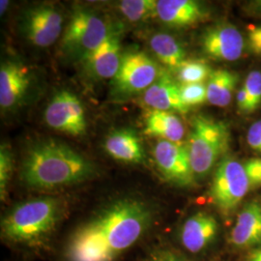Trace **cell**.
Instances as JSON below:
<instances>
[{"label":"cell","mask_w":261,"mask_h":261,"mask_svg":"<svg viewBox=\"0 0 261 261\" xmlns=\"http://www.w3.org/2000/svg\"><path fill=\"white\" fill-rule=\"evenodd\" d=\"M144 134L179 143L185 135V127L175 113L151 110L146 116Z\"/></svg>","instance_id":"19"},{"label":"cell","mask_w":261,"mask_h":261,"mask_svg":"<svg viewBox=\"0 0 261 261\" xmlns=\"http://www.w3.org/2000/svg\"><path fill=\"white\" fill-rule=\"evenodd\" d=\"M164 71L143 51H130L122 57L113 79V91L119 96H130L148 89Z\"/></svg>","instance_id":"7"},{"label":"cell","mask_w":261,"mask_h":261,"mask_svg":"<svg viewBox=\"0 0 261 261\" xmlns=\"http://www.w3.org/2000/svg\"><path fill=\"white\" fill-rule=\"evenodd\" d=\"M95 174L93 163L84 155L61 142L44 140L28 151L20 177L30 188L53 190L84 183Z\"/></svg>","instance_id":"2"},{"label":"cell","mask_w":261,"mask_h":261,"mask_svg":"<svg viewBox=\"0 0 261 261\" xmlns=\"http://www.w3.org/2000/svg\"><path fill=\"white\" fill-rule=\"evenodd\" d=\"M211 73L209 66L196 60H186L176 72L178 81L182 84H202Z\"/></svg>","instance_id":"23"},{"label":"cell","mask_w":261,"mask_h":261,"mask_svg":"<svg viewBox=\"0 0 261 261\" xmlns=\"http://www.w3.org/2000/svg\"><path fill=\"white\" fill-rule=\"evenodd\" d=\"M9 3V1H7V0H5V1L2 0V1L0 2V12H1V15H3V13H5V11L7 9Z\"/></svg>","instance_id":"33"},{"label":"cell","mask_w":261,"mask_h":261,"mask_svg":"<svg viewBox=\"0 0 261 261\" xmlns=\"http://www.w3.org/2000/svg\"><path fill=\"white\" fill-rule=\"evenodd\" d=\"M247 140L252 149L261 153V120L253 123L250 127Z\"/></svg>","instance_id":"28"},{"label":"cell","mask_w":261,"mask_h":261,"mask_svg":"<svg viewBox=\"0 0 261 261\" xmlns=\"http://www.w3.org/2000/svg\"><path fill=\"white\" fill-rule=\"evenodd\" d=\"M13 173V157L7 145L2 144L0 148V195L5 200L8 192L11 176Z\"/></svg>","instance_id":"24"},{"label":"cell","mask_w":261,"mask_h":261,"mask_svg":"<svg viewBox=\"0 0 261 261\" xmlns=\"http://www.w3.org/2000/svg\"><path fill=\"white\" fill-rule=\"evenodd\" d=\"M229 142L230 132L226 123L203 115L193 119L188 150L196 178L209 174L228 149Z\"/></svg>","instance_id":"4"},{"label":"cell","mask_w":261,"mask_h":261,"mask_svg":"<svg viewBox=\"0 0 261 261\" xmlns=\"http://www.w3.org/2000/svg\"><path fill=\"white\" fill-rule=\"evenodd\" d=\"M230 241L237 248L261 245V205L252 201L244 206L234 224Z\"/></svg>","instance_id":"17"},{"label":"cell","mask_w":261,"mask_h":261,"mask_svg":"<svg viewBox=\"0 0 261 261\" xmlns=\"http://www.w3.org/2000/svg\"><path fill=\"white\" fill-rule=\"evenodd\" d=\"M155 210L147 201L126 196L113 200L75 227L64 261H117L149 232Z\"/></svg>","instance_id":"1"},{"label":"cell","mask_w":261,"mask_h":261,"mask_svg":"<svg viewBox=\"0 0 261 261\" xmlns=\"http://www.w3.org/2000/svg\"><path fill=\"white\" fill-rule=\"evenodd\" d=\"M206 56L218 61H236L243 54L244 39L239 29L228 22L207 28L201 36Z\"/></svg>","instance_id":"11"},{"label":"cell","mask_w":261,"mask_h":261,"mask_svg":"<svg viewBox=\"0 0 261 261\" xmlns=\"http://www.w3.org/2000/svg\"><path fill=\"white\" fill-rule=\"evenodd\" d=\"M244 167L249 178L250 187L261 186V158L252 159L248 161Z\"/></svg>","instance_id":"27"},{"label":"cell","mask_w":261,"mask_h":261,"mask_svg":"<svg viewBox=\"0 0 261 261\" xmlns=\"http://www.w3.org/2000/svg\"><path fill=\"white\" fill-rule=\"evenodd\" d=\"M119 34L112 31L103 43L82 59L90 74L99 79H114L121 64Z\"/></svg>","instance_id":"14"},{"label":"cell","mask_w":261,"mask_h":261,"mask_svg":"<svg viewBox=\"0 0 261 261\" xmlns=\"http://www.w3.org/2000/svg\"><path fill=\"white\" fill-rule=\"evenodd\" d=\"M180 93L189 108L207 101V88L203 84H181Z\"/></svg>","instance_id":"25"},{"label":"cell","mask_w":261,"mask_h":261,"mask_svg":"<svg viewBox=\"0 0 261 261\" xmlns=\"http://www.w3.org/2000/svg\"><path fill=\"white\" fill-rule=\"evenodd\" d=\"M150 47L159 60L172 72H177L186 61V51L177 40L168 33L159 32L150 39Z\"/></svg>","instance_id":"20"},{"label":"cell","mask_w":261,"mask_h":261,"mask_svg":"<svg viewBox=\"0 0 261 261\" xmlns=\"http://www.w3.org/2000/svg\"><path fill=\"white\" fill-rule=\"evenodd\" d=\"M143 103L155 111L187 113L189 107L184 103L178 85L171 75L163 72L158 80L143 94Z\"/></svg>","instance_id":"15"},{"label":"cell","mask_w":261,"mask_h":261,"mask_svg":"<svg viewBox=\"0 0 261 261\" xmlns=\"http://www.w3.org/2000/svg\"><path fill=\"white\" fill-rule=\"evenodd\" d=\"M245 167L236 159L224 158L216 168L210 188V198L224 215L233 213L250 189Z\"/></svg>","instance_id":"6"},{"label":"cell","mask_w":261,"mask_h":261,"mask_svg":"<svg viewBox=\"0 0 261 261\" xmlns=\"http://www.w3.org/2000/svg\"><path fill=\"white\" fill-rule=\"evenodd\" d=\"M112 32L107 21L97 13L80 8L67 24L61 47L67 55L83 58L99 47Z\"/></svg>","instance_id":"5"},{"label":"cell","mask_w":261,"mask_h":261,"mask_svg":"<svg viewBox=\"0 0 261 261\" xmlns=\"http://www.w3.org/2000/svg\"><path fill=\"white\" fill-rule=\"evenodd\" d=\"M150 261H185L177 253L168 249H157L151 252Z\"/></svg>","instance_id":"29"},{"label":"cell","mask_w":261,"mask_h":261,"mask_svg":"<svg viewBox=\"0 0 261 261\" xmlns=\"http://www.w3.org/2000/svg\"><path fill=\"white\" fill-rule=\"evenodd\" d=\"M45 121L51 129L74 137L84 135L87 127L83 103L67 90L53 97L45 111Z\"/></svg>","instance_id":"9"},{"label":"cell","mask_w":261,"mask_h":261,"mask_svg":"<svg viewBox=\"0 0 261 261\" xmlns=\"http://www.w3.org/2000/svg\"><path fill=\"white\" fill-rule=\"evenodd\" d=\"M63 214V202L54 196L20 202L2 219L1 237L13 246L42 248L49 241Z\"/></svg>","instance_id":"3"},{"label":"cell","mask_w":261,"mask_h":261,"mask_svg":"<svg viewBox=\"0 0 261 261\" xmlns=\"http://www.w3.org/2000/svg\"><path fill=\"white\" fill-rule=\"evenodd\" d=\"M249 42L252 51L261 55V27L251 28L249 33Z\"/></svg>","instance_id":"30"},{"label":"cell","mask_w":261,"mask_h":261,"mask_svg":"<svg viewBox=\"0 0 261 261\" xmlns=\"http://www.w3.org/2000/svg\"><path fill=\"white\" fill-rule=\"evenodd\" d=\"M219 224L212 215L197 212L188 218L180 230V241L188 252L198 253L214 242Z\"/></svg>","instance_id":"13"},{"label":"cell","mask_w":261,"mask_h":261,"mask_svg":"<svg viewBox=\"0 0 261 261\" xmlns=\"http://www.w3.org/2000/svg\"><path fill=\"white\" fill-rule=\"evenodd\" d=\"M248 261H261V248L257 249V250H254L250 254Z\"/></svg>","instance_id":"32"},{"label":"cell","mask_w":261,"mask_h":261,"mask_svg":"<svg viewBox=\"0 0 261 261\" xmlns=\"http://www.w3.org/2000/svg\"><path fill=\"white\" fill-rule=\"evenodd\" d=\"M31 84L28 66L19 61L7 60L0 67V106L12 110L22 102Z\"/></svg>","instance_id":"12"},{"label":"cell","mask_w":261,"mask_h":261,"mask_svg":"<svg viewBox=\"0 0 261 261\" xmlns=\"http://www.w3.org/2000/svg\"><path fill=\"white\" fill-rule=\"evenodd\" d=\"M237 82L238 75L230 71L224 69L212 71L206 85L207 101L216 107H227L232 100Z\"/></svg>","instance_id":"21"},{"label":"cell","mask_w":261,"mask_h":261,"mask_svg":"<svg viewBox=\"0 0 261 261\" xmlns=\"http://www.w3.org/2000/svg\"><path fill=\"white\" fill-rule=\"evenodd\" d=\"M237 105H238V109L241 112H245V113H251L249 97H248V94H247L246 88L244 85L239 89V91L237 93Z\"/></svg>","instance_id":"31"},{"label":"cell","mask_w":261,"mask_h":261,"mask_svg":"<svg viewBox=\"0 0 261 261\" xmlns=\"http://www.w3.org/2000/svg\"><path fill=\"white\" fill-rule=\"evenodd\" d=\"M157 1L154 0H124L119 4L123 16L132 22H139L156 14Z\"/></svg>","instance_id":"22"},{"label":"cell","mask_w":261,"mask_h":261,"mask_svg":"<svg viewBox=\"0 0 261 261\" xmlns=\"http://www.w3.org/2000/svg\"><path fill=\"white\" fill-rule=\"evenodd\" d=\"M153 155L160 173L168 182L183 188L195 184L196 176L188 146L160 140L155 145Z\"/></svg>","instance_id":"8"},{"label":"cell","mask_w":261,"mask_h":261,"mask_svg":"<svg viewBox=\"0 0 261 261\" xmlns=\"http://www.w3.org/2000/svg\"><path fill=\"white\" fill-rule=\"evenodd\" d=\"M250 101V112H253L261 105V72H251L244 84Z\"/></svg>","instance_id":"26"},{"label":"cell","mask_w":261,"mask_h":261,"mask_svg":"<svg viewBox=\"0 0 261 261\" xmlns=\"http://www.w3.org/2000/svg\"><path fill=\"white\" fill-rule=\"evenodd\" d=\"M106 152L117 161L129 164H144L145 152L139 136L130 130L113 132L105 141Z\"/></svg>","instance_id":"18"},{"label":"cell","mask_w":261,"mask_h":261,"mask_svg":"<svg viewBox=\"0 0 261 261\" xmlns=\"http://www.w3.org/2000/svg\"><path fill=\"white\" fill-rule=\"evenodd\" d=\"M206 10L194 0H160L157 1L156 15L171 28H188L205 18Z\"/></svg>","instance_id":"16"},{"label":"cell","mask_w":261,"mask_h":261,"mask_svg":"<svg viewBox=\"0 0 261 261\" xmlns=\"http://www.w3.org/2000/svg\"><path fill=\"white\" fill-rule=\"evenodd\" d=\"M20 28L28 42L33 46L47 47L55 44L61 35L63 17L55 6L42 4L25 12Z\"/></svg>","instance_id":"10"}]
</instances>
